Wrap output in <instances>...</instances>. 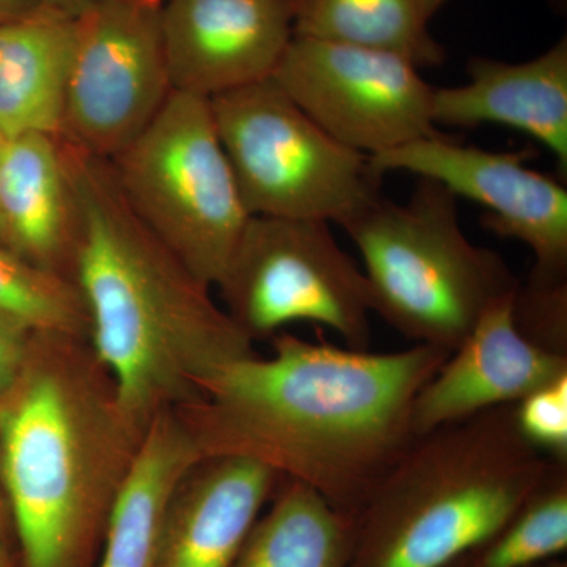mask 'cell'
<instances>
[{"label":"cell","instance_id":"19","mask_svg":"<svg viewBox=\"0 0 567 567\" xmlns=\"http://www.w3.org/2000/svg\"><path fill=\"white\" fill-rule=\"evenodd\" d=\"M229 567H349L354 516L282 480Z\"/></svg>","mask_w":567,"mask_h":567},{"label":"cell","instance_id":"15","mask_svg":"<svg viewBox=\"0 0 567 567\" xmlns=\"http://www.w3.org/2000/svg\"><path fill=\"white\" fill-rule=\"evenodd\" d=\"M468 76L464 85L434 89L435 126L476 128L484 123L509 126L554 153L566 178V37L527 62L473 58L468 62Z\"/></svg>","mask_w":567,"mask_h":567},{"label":"cell","instance_id":"10","mask_svg":"<svg viewBox=\"0 0 567 567\" xmlns=\"http://www.w3.org/2000/svg\"><path fill=\"white\" fill-rule=\"evenodd\" d=\"M393 52L292 35L271 80L336 141L372 156L435 136L434 89Z\"/></svg>","mask_w":567,"mask_h":567},{"label":"cell","instance_id":"16","mask_svg":"<svg viewBox=\"0 0 567 567\" xmlns=\"http://www.w3.org/2000/svg\"><path fill=\"white\" fill-rule=\"evenodd\" d=\"M0 235L7 248L29 262L73 279L78 213L61 136L3 137Z\"/></svg>","mask_w":567,"mask_h":567},{"label":"cell","instance_id":"18","mask_svg":"<svg viewBox=\"0 0 567 567\" xmlns=\"http://www.w3.org/2000/svg\"><path fill=\"white\" fill-rule=\"evenodd\" d=\"M200 458L174 412L162 413L152 421L112 511L99 567H155L171 496Z\"/></svg>","mask_w":567,"mask_h":567},{"label":"cell","instance_id":"13","mask_svg":"<svg viewBox=\"0 0 567 567\" xmlns=\"http://www.w3.org/2000/svg\"><path fill=\"white\" fill-rule=\"evenodd\" d=\"M514 293L484 312L472 333L421 388L412 412L415 436L496 406L517 404L567 374L566 354L548 352L517 330Z\"/></svg>","mask_w":567,"mask_h":567},{"label":"cell","instance_id":"11","mask_svg":"<svg viewBox=\"0 0 567 567\" xmlns=\"http://www.w3.org/2000/svg\"><path fill=\"white\" fill-rule=\"evenodd\" d=\"M529 151L494 152L462 145L442 133L369 156L380 178L402 171L483 205V226L532 249V274L567 278V189L527 166Z\"/></svg>","mask_w":567,"mask_h":567},{"label":"cell","instance_id":"33","mask_svg":"<svg viewBox=\"0 0 567 567\" xmlns=\"http://www.w3.org/2000/svg\"><path fill=\"white\" fill-rule=\"evenodd\" d=\"M3 136L0 134V152H2ZM0 244H2V235H0Z\"/></svg>","mask_w":567,"mask_h":567},{"label":"cell","instance_id":"1","mask_svg":"<svg viewBox=\"0 0 567 567\" xmlns=\"http://www.w3.org/2000/svg\"><path fill=\"white\" fill-rule=\"evenodd\" d=\"M270 341V357L224 365L173 412L200 457L249 458L357 516L416 439V395L450 353H372L287 331Z\"/></svg>","mask_w":567,"mask_h":567},{"label":"cell","instance_id":"30","mask_svg":"<svg viewBox=\"0 0 567 567\" xmlns=\"http://www.w3.org/2000/svg\"><path fill=\"white\" fill-rule=\"evenodd\" d=\"M0 567H18L17 555L0 554Z\"/></svg>","mask_w":567,"mask_h":567},{"label":"cell","instance_id":"25","mask_svg":"<svg viewBox=\"0 0 567 567\" xmlns=\"http://www.w3.org/2000/svg\"><path fill=\"white\" fill-rule=\"evenodd\" d=\"M32 331L0 315V398L20 377L32 342Z\"/></svg>","mask_w":567,"mask_h":567},{"label":"cell","instance_id":"22","mask_svg":"<svg viewBox=\"0 0 567 567\" xmlns=\"http://www.w3.org/2000/svg\"><path fill=\"white\" fill-rule=\"evenodd\" d=\"M0 315L32 333L89 339L91 323L78 284L29 262L0 244Z\"/></svg>","mask_w":567,"mask_h":567},{"label":"cell","instance_id":"17","mask_svg":"<svg viewBox=\"0 0 567 567\" xmlns=\"http://www.w3.org/2000/svg\"><path fill=\"white\" fill-rule=\"evenodd\" d=\"M78 21L51 9L0 24V134L62 136Z\"/></svg>","mask_w":567,"mask_h":567},{"label":"cell","instance_id":"8","mask_svg":"<svg viewBox=\"0 0 567 567\" xmlns=\"http://www.w3.org/2000/svg\"><path fill=\"white\" fill-rule=\"evenodd\" d=\"M216 287L224 311L252 342L312 322L349 349L371 344L368 281L328 223L251 216Z\"/></svg>","mask_w":567,"mask_h":567},{"label":"cell","instance_id":"34","mask_svg":"<svg viewBox=\"0 0 567 567\" xmlns=\"http://www.w3.org/2000/svg\"><path fill=\"white\" fill-rule=\"evenodd\" d=\"M147 2L158 3V6H163L166 0H147Z\"/></svg>","mask_w":567,"mask_h":567},{"label":"cell","instance_id":"9","mask_svg":"<svg viewBox=\"0 0 567 567\" xmlns=\"http://www.w3.org/2000/svg\"><path fill=\"white\" fill-rule=\"evenodd\" d=\"M76 21L62 137L112 162L174 92L164 58L162 6L96 0Z\"/></svg>","mask_w":567,"mask_h":567},{"label":"cell","instance_id":"31","mask_svg":"<svg viewBox=\"0 0 567 567\" xmlns=\"http://www.w3.org/2000/svg\"><path fill=\"white\" fill-rule=\"evenodd\" d=\"M533 567H567L566 561H561L559 558L550 559V561L540 563V565Z\"/></svg>","mask_w":567,"mask_h":567},{"label":"cell","instance_id":"27","mask_svg":"<svg viewBox=\"0 0 567 567\" xmlns=\"http://www.w3.org/2000/svg\"><path fill=\"white\" fill-rule=\"evenodd\" d=\"M44 9L43 0H0V24Z\"/></svg>","mask_w":567,"mask_h":567},{"label":"cell","instance_id":"24","mask_svg":"<svg viewBox=\"0 0 567 567\" xmlns=\"http://www.w3.org/2000/svg\"><path fill=\"white\" fill-rule=\"evenodd\" d=\"M518 432L551 461L567 462V374L514 404Z\"/></svg>","mask_w":567,"mask_h":567},{"label":"cell","instance_id":"21","mask_svg":"<svg viewBox=\"0 0 567 567\" xmlns=\"http://www.w3.org/2000/svg\"><path fill=\"white\" fill-rule=\"evenodd\" d=\"M566 548L567 462L554 461L513 517L465 557L473 567H533Z\"/></svg>","mask_w":567,"mask_h":567},{"label":"cell","instance_id":"29","mask_svg":"<svg viewBox=\"0 0 567 567\" xmlns=\"http://www.w3.org/2000/svg\"><path fill=\"white\" fill-rule=\"evenodd\" d=\"M447 0H421V3H423V9L425 11V14H427L429 20H432V18L435 17L436 13H439V10L442 9L443 6Z\"/></svg>","mask_w":567,"mask_h":567},{"label":"cell","instance_id":"3","mask_svg":"<svg viewBox=\"0 0 567 567\" xmlns=\"http://www.w3.org/2000/svg\"><path fill=\"white\" fill-rule=\"evenodd\" d=\"M147 431L89 339L33 333L0 398V476L18 567H99Z\"/></svg>","mask_w":567,"mask_h":567},{"label":"cell","instance_id":"7","mask_svg":"<svg viewBox=\"0 0 567 567\" xmlns=\"http://www.w3.org/2000/svg\"><path fill=\"white\" fill-rule=\"evenodd\" d=\"M210 106L249 216L342 226L380 196L369 156L320 128L271 78Z\"/></svg>","mask_w":567,"mask_h":567},{"label":"cell","instance_id":"5","mask_svg":"<svg viewBox=\"0 0 567 567\" xmlns=\"http://www.w3.org/2000/svg\"><path fill=\"white\" fill-rule=\"evenodd\" d=\"M456 200L420 178L409 203L379 196L341 226L363 259L372 312L415 344L447 353L518 286L499 254L466 237Z\"/></svg>","mask_w":567,"mask_h":567},{"label":"cell","instance_id":"2","mask_svg":"<svg viewBox=\"0 0 567 567\" xmlns=\"http://www.w3.org/2000/svg\"><path fill=\"white\" fill-rule=\"evenodd\" d=\"M78 213L74 282L89 312V342L126 412L151 425L200 398L254 342L123 199L111 163L63 140Z\"/></svg>","mask_w":567,"mask_h":567},{"label":"cell","instance_id":"14","mask_svg":"<svg viewBox=\"0 0 567 567\" xmlns=\"http://www.w3.org/2000/svg\"><path fill=\"white\" fill-rule=\"evenodd\" d=\"M281 481L249 458H200L171 496L155 567L233 565Z\"/></svg>","mask_w":567,"mask_h":567},{"label":"cell","instance_id":"35","mask_svg":"<svg viewBox=\"0 0 567 567\" xmlns=\"http://www.w3.org/2000/svg\"><path fill=\"white\" fill-rule=\"evenodd\" d=\"M287 2H289V3H290V7H292V2H293V0H287Z\"/></svg>","mask_w":567,"mask_h":567},{"label":"cell","instance_id":"4","mask_svg":"<svg viewBox=\"0 0 567 567\" xmlns=\"http://www.w3.org/2000/svg\"><path fill=\"white\" fill-rule=\"evenodd\" d=\"M551 458L514 404L416 436L354 516L349 567H445L513 517Z\"/></svg>","mask_w":567,"mask_h":567},{"label":"cell","instance_id":"20","mask_svg":"<svg viewBox=\"0 0 567 567\" xmlns=\"http://www.w3.org/2000/svg\"><path fill=\"white\" fill-rule=\"evenodd\" d=\"M421 0H293V35L393 52L417 69L442 65Z\"/></svg>","mask_w":567,"mask_h":567},{"label":"cell","instance_id":"32","mask_svg":"<svg viewBox=\"0 0 567 567\" xmlns=\"http://www.w3.org/2000/svg\"><path fill=\"white\" fill-rule=\"evenodd\" d=\"M445 567H473V566L470 565L468 559H466V557L464 555V557L456 559V561L450 563V565H447Z\"/></svg>","mask_w":567,"mask_h":567},{"label":"cell","instance_id":"23","mask_svg":"<svg viewBox=\"0 0 567 567\" xmlns=\"http://www.w3.org/2000/svg\"><path fill=\"white\" fill-rule=\"evenodd\" d=\"M517 330L533 344L567 357V278L529 274L513 298Z\"/></svg>","mask_w":567,"mask_h":567},{"label":"cell","instance_id":"28","mask_svg":"<svg viewBox=\"0 0 567 567\" xmlns=\"http://www.w3.org/2000/svg\"><path fill=\"white\" fill-rule=\"evenodd\" d=\"M95 2L96 0H43V6L66 17L78 18Z\"/></svg>","mask_w":567,"mask_h":567},{"label":"cell","instance_id":"26","mask_svg":"<svg viewBox=\"0 0 567 567\" xmlns=\"http://www.w3.org/2000/svg\"><path fill=\"white\" fill-rule=\"evenodd\" d=\"M0 554L17 555L13 524H11L9 503L3 492L2 476H0Z\"/></svg>","mask_w":567,"mask_h":567},{"label":"cell","instance_id":"12","mask_svg":"<svg viewBox=\"0 0 567 567\" xmlns=\"http://www.w3.org/2000/svg\"><path fill=\"white\" fill-rule=\"evenodd\" d=\"M292 35L287 0H166L162 6L173 91L199 99L271 78Z\"/></svg>","mask_w":567,"mask_h":567},{"label":"cell","instance_id":"6","mask_svg":"<svg viewBox=\"0 0 567 567\" xmlns=\"http://www.w3.org/2000/svg\"><path fill=\"white\" fill-rule=\"evenodd\" d=\"M110 163L140 221L200 282L216 287L251 216L210 100L171 93L151 125Z\"/></svg>","mask_w":567,"mask_h":567}]
</instances>
